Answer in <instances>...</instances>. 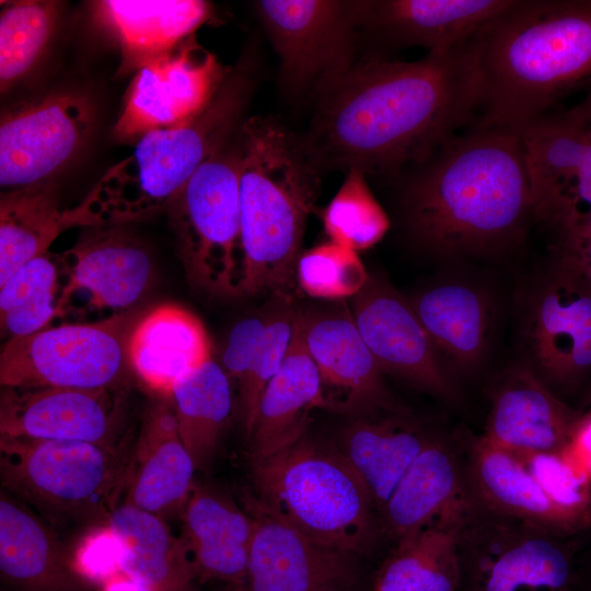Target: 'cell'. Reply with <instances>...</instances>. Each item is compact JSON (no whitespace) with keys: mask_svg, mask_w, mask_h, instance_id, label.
Here are the masks:
<instances>
[{"mask_svg":"<svg viewBox=\"0 0 591 591\" xmlns=\"http://www.w3.org/2000/svg\"><path fill=\"white\" fill-rule=\"evenodd\" d=\"M580 412L581 417L575 431L560 453L579 474L591 482V409Z\"/></svg>","mask_w":591,"mask_h":591,"instance_id":"ee69618b","label":"cell"},{"mask_svg":"<svg viewBox=\"0 0 591 591\" xmlns=\"http://www.w3.org/2000/svg\"><path fill=\"white\" fill-rule=\"evenodd\" d=\"M130 371L151 392L169 397L175 383L212 358L201 321L173 303L141 313L128 343Z\"/></svg>","mask_w":591,"mask_h":591,"instance_id":"4316f807","label":"cell"},{"mask_svg":"<svg viewBox=\"0 0 591 591\" xmlns=\"http://www.w3.org/2000/svg\"><path fill=\"white\" fill-rule=\"evenodd\" d=\"M120 387H2L0 436L115 444Z\"/></svg>","mask_w":591,"mask_h":591,"instance_id":"ac0fdd59","label":"cell"},{"mask_svg":"<svg viewBox=\"0 0 591 591\" xmlns=\"http://www.w3.org/2000/svg\"><path fill=\"white\" fill-rule=\"evenodd\" d=\"M71 560L80 577L102 583L121 571L120 551L106 523L82 537Z\"/></svg>","mask_w":591,"mask_h":591,"instance_id":"7bdbcfd3","label":"cell"},{"mask_svg":"<svg viewBox=\"0 0 591 591\" xmlns=\"http://www.w3.org/2000/svg\"><path fill=\"white\" fill-rule=\"evenodd\" d=\"M461 519L428 528L395 543L376 575L372 591H459Z\"/></svg>","mask_w":591,"mask_h":591,"instance_id":"836d02e7","label":"cell"},{"mask_svg":"<svg viewBox=\"0 0 591 591\" xmlns=\"http://www.w3.org/2000/svg\"><path fill=\"white\" fill-rule=\"evenodd\" d=\"M364 173L350 169L322 212L329 241L350 250L363 251L382 240L390 220L371 193Z\"/></svg>","mask_w":591,"mask_h":591,"instance_id":"f35d334b","label":"cell"},{"mask_svg":"<svg viewBox=\"0 0 591 591\" xmlns=\"http://www.w3.org/2000/svg\"><path fill=\"white\" fill-rule=\"evenodd\" d=\"M296 279L312 298L340 300L355 297L369 275L356 251L328 241L301 253Z\"/></svg>","mask_w":591,"mask_h":591,"instance_id":"60d3db41","label":"cell"},{"mask_svg":"<svg viewBox=\"0 0 591 591\" xmlns=\"http://www.w3.org/2000/svg\"><path fill=\"white\" fill-rule=\"evenodd\" d=\"M269 312L239 321L227 337L220 364L231 382L234 395L250 371L268 322Z\"/></svg>","mask_w":591,"mask_h":591,"instance_id":"b9f144b4","label":"cell"},{"mask_svg":"<svg viewBox=\"0 0 591 591\" xmlns=\"http://www.w3.org/2000/svg\"><path fill=\"white\" fill-rule=\"evenodd\" d=\"M0 572L18 591H82L80 576L53 529L3 489Z\"/></svg>","mask_w":591,"mask_h":591,"instance_id":"f1b7e54d","label":"cell"},{"mask_svg":"<svg viewBox=\"0 0 591 591\" xmlns=\"http://www.w3.org/2000/svg\"><path fill=\"white\" fill-rule=\"evenodd\" d=\"M561 233H572L591 236V209L573 228Z\"/></svg>","mask_w":591,"mask_h":591,"instance_id":"c3c4849f","label":"cell"},{"mask_svg":"<svg viewBox=\"0 0 591 591\" xmlns=\"http://www.w3.org/2000/svg\"><path fill=\"white\" fill-rule=\"evenodd\" d=\"M471 40L482 109L471 126L520 132L591 84V0H513Z\"/></svg>","mask_w":591,"mask_h":591,"instance_id":"3957f363","label":"cell"},{"mask_svg":"<svg viewBox=\"0 0 591 591\" xmlns=\"http://www.w3.org/2000/svg\"><path fill=\"white\" fill-rule=\"evenodd\" d=\"M328 408L318 369L296 321L286 359L266 385L248 438L250 461L267 457L306 434L310 415Z\"/></svg>","mask_w":591,"mask_h":591,"instance_id":"83f0119b","label":"cell"},{"mask_svg":"<svg viewBox=\"0 0 591 591\" xmlns=\"http://www.w3.org/2000/svg\"><path fill=\"white\" fill-rule=\"evenodd\" d=\"M128 443L42 440L0 436L5 491L54 519L107 521L127 489Z\"/></svg>","mask_w":591,"mask_h":591,"instance_id":"52a82bcc","label":"cell"},{"mask_svg":"<svg viewBox=\"0 0 591 591\" xmlns=\"http://www.w3.org/2000/svg\"><path fill=\"white\" fill-rule=\"evenodd\" d=\"M534 217L558 232L591 209V84L577 106L542 116L520 131Z\"/></svg>","mask_w":591,"mask_h":591,"instance_id":"4fadbf2b","label":"cell"},{"mask_svg":"<svg viewBox=\"0 0 591 591\" xmlns=\"http://www.w3.org/2000/svg\"><path fill=\"white\" fill-rule=\"evenodd\" d=\"M531 343L543 373L558 385H573L591 371V289L571 270L538 300Z\"/></svg>","mask_w":591,"mask_h":591,"instance_id":"484cf974","label":"cell"},{"mask_svg":"<svg viewBox=\"0 0 591 591\" xmlns=\"http://www.w3.org/2000/svg\"><path fill=\"white\" fill-rule=\"evenodd\" d=\"M250 462L255 497L275 514L326 546L359 556L373 551L379 512L337 445L304 434Z\"/></svg>","mask_w":591,"mask_h":591,"instance_id":"8992f818","label":"cell"},{"mask_svg":"<svg viewBox=\"0 0 591 591\" xmlns=\"http://www.w3.org/2000/svg\"><path fill=\"white\" fill-rule=\"evenodd\" d=\"M138 309L91 323H60L7 340L0 354L2 387H121L130 371L127 343Z\"/></svg>","mask_w":591,"mask_h":591,"instance_id":"9c48e42d","label":"cell"},{"mask_svg":"<svg viewBox=\"0 0 591 591\" xmlns=\"http://www.w3.org/2000/svg\"><path fill=\"white\" fill-rule=\"evenodd\" d=\"M298 322L306 349L318 369L329 409L356 416L393 409L382 370L352 315L337 309L298 312Z\"/></svg>","mask_w":591,"mask_h":591,"instance_id":"d6986e66","label":"cell"},{"mask_svg":"<svg viewBox=\"0 0 591 591\" xmlns=\"http://www.w3.org/2000/svg\"><path fill=\"white\" fill-rule=\"evenodd\" d=\"M59 2H4L0 15V85L8 91L36 63L59 15Z\"/></svg>","mask_w":591,"mask_h":591,"instance_id":"74e56055","label":"cell"},{"mask_svg":"<svg viewBox=\"0 0 591 591\" xmlns=\"http://www.w3.org/2000/svg\"><path fill=\"white\" fill-rule=\"evenodd\" d=\"M240 258L236 296L289 298L320 167L303 141L273 118L240 125Z\"/></svg>","mask_w":591,"mask_h":591,"instance_id":"277c9868","label":"cell"},{"mask_svg":"<svg viewBox=\"0 0 591 591\" xmlns=\"http://www.w3.org/2000/svg\"><path fill=\"white\" fill-rule=\"evenodd\" d=\"M63 210L48 183L1 192L0 285L30 260L48 253L67 230Z\"/></svg>","mask_w":591,"mask_h":591,"instance_id":"e575fe53","label":"cell"},{"mask_svg":"<svg viewBox=\"0 0 591 591\" xmlns=\"http://www.w3.org/2000/svg\"><path fill=\"white\" fill-rule=\"evenodd\" d=\"M194 35L139 69L114 127L117 139L190 125L211 104L230 73Z\"/></svg>","mask_w":591,"mask_h":591,"instance_id":"5bb4252c","label":"cell"},{"mask_svg":"<svg viewBox=\"0 0 591 591\" xmlns=\"http://www.w3.org/2000/svg\"><path fill=\"white\" fill-rule=\"evenodd\" d=\"M105 523L120 551V570L148 591H181L197 579L182 535L163 517L124 501Z\"/></svg>","mask_w":591,"mask_h":591,"instance_id":"4dcf8cb0","label":"cell"},{"mask_svg":"<svg viewBox=\"0 0 591 591\" xmlns=\"http://www.w3.org/2000/svg\"><path fill=\"white\" fill-rule=\"evenodd\" d=\"M182 537L197 579L244 587L254 536V519L228 495L195 486L181 515Z\"/></svg>","mask_w":591,"mask_h":591,"instance_id":"d4e9b609","label":"cell"},{"mask_svg":"<svg viewBox=\"0 0 591 591\" xmlns=\"http://www.w3.org/2000/svg\"><path fill=\"white\" fill-rule=\"evenodd\" d=\"M91 121L89 103L70 93L48 95L3 113L1 192L48 183L79 151Z\"/></svg>","mask_w":591,"mask_h":591,"instance_id":"2e32d148","label":"cell"},{"mask_svg":"<svg viewBox=\"0 0 591 591\" xmlns=\"http://www.w3.org/2000/svg\"><path fill=\"white\" fill-rule=\"evenodd\" d=\"M470 497L464 465L445 443L432 438L383 506L381 530L397 543L460 519Z\"/></svg>","mask_w":591,"mask_h":591,"instance_id":"44dd1931","label":"cell"},{"mask_svg":"<svg viewBox=\"0 0 591 591\" xmlns=\"http://www.w3.org/2000/svg\"><path fill=\"white\" fill-rule=\"evenodd\" d=\"M402 184L406 230L441 255L518 242L533 197L520 132L471 126L409 170Z\"/></svg>","mask_w":591,"mask_h":591,"instance_id":"7a4b0ae2","label":"cell"},{"mask_svg":"<svg viewBox=\"0 0 591 591\" xmlns=\"http://www.w3.org/2000/svg\"><path fill=\"white\" fill-rule=\"evenodd\" d=\"M464 468L470 491L484 508L563 536L589 531L547 496L513 453L482 437L468 445Z\"/></svg>","mask_w":591,"mask_h":591,"instance_id":"603a6c76","label":"cell"},{"mask_svg":"<svg viewBox=\"0 0 591 591\" xmlns=\"http://www.w3.org/2000/svg\"><path fill=\"white\" fill-rule=\"evenodd\" d=\"M103 586L104 591H148L123 571L112 577Z\"/></svg>","mask_w":591,"mask_h":591,"instance_id":"bcb514c9","label":"cell"},{"mask_svg":"<svg viewBox=\"0 0 591 591\" xmlns=\"http://www.w3.org/2000/svg\"><path fill=\"white\" fill-rule=\"evenodd\" d=\"M256 9L288 95L320 96L355 66L356 1L264 0Z\"/></svg>","mask_w":591,"mask_h":591,"instance_id":"8fae6325","label":"cell"},{"mask_svg":"<svg viewBox=\"0 0 591 591\" xmlns=\"http://www.w3.org/2000/svg\"><path fill=\"white\" fill-rule=\"evenodd\" d=\"M250 69L231 70L207 109L190 125L154 130L109 167L81 202L63 210L67 229L120 225L167 209L195 172L222 150L253 84Z\"/></svg>","mask_w":591,"mask_h":591,"instance_id":"5b68a950","label":"cell"},{"mask_svg":"<svg viewBox=\"0 0 591 591\" xmlns=\"http://www.w3.org/2000/svg\"><path fill=\"white\" fill-rule=\"evenodd\" d=\"M94 8L119 46L121 72H137L166 55L210 15L209 3L200 0H106Z\"/></svg>","mask_w":591,"mask_h":591,"instance_id":"f546056e","label":"cell"},{"mask_svg":"<svg viewBox=\"0 0 591 591\" xmlns=\"http://www.w3.org/2000/svg\"><path fill=\"white\" fill-rule=\"evenodd\" d=\"M587 409H591V401L589 402V406L587 407Z\"/></svg>","mask_w":591,"mask_h":591,"instance_id":"681fc988","label":"cell"},{"mask_svg":"<svg viewBox=\"0 0 591 591\" xmlns=\"http://www.w3.org/2000/svg\"><path fill=\"white\" fill-rule=\"evenodd\" d=\"M513 0L356 1L358 27L391 48L451 49L471 39Z\"/></svg>","mask_w":591,"mask_h":591,"instance_id":"ffe728a7","label":"cell"},{"mask_svg":"<svg viewBox=\"0 0 591 591\" xmlns=\"http://www.w3.org/2000/svg\"><path fill=\"white\" fill-rule=\"evenodd\" d=\"M559 248L565 267L575 273L591 289V236L561 233Z\"/></svg>","mask_w":591,"mask_h":591,"instance_id":"f6af8a7d","label":"cell"},{"mask_svg":"<svg viewBox=\"0 0 591 591\" xmlns=\"http://www.w3.org/2000/svg\"><path fill=\"white\" fill-rule=\"evenodd\" d=\"M457 557L459 591H577L575 537L495 513L472 494L457 529Z\"/></svg>","mask_w":591,"mask_h":591,"instance_id":"ba28073f","label":"cell"},{"mask_svg":"<svg viewBox=\"0 0 591 591\" xmlns=\"http://www.w3.org/2000/svg\"><path fill=\"white\" fill-rule=\"evenodd\" d=\"M370 591H372V590H370Z\"/></svg>","mask_w":591,"mask_h":591,"instance_id":"f907efd6","label":"cell"},{"mask_svg":"<svg viewBox=\"0 0 591 591\" xmlns=\"http://www.w3.org/2000/svg\"><path fill=\"white\" fill-rule=\"evenodd\" d=\"M577 591H591V549L578 558Z\"/></svg>","mask_w":591,"mask_h":591,"instance_id":"7dc6e473","label":"cell"},{"mask_svg":"<svg viewBox=\"0 0 591 591\" xmlns=\"http://www.w3.org/2000/svg\"><path fill=\"white\" fill-rule=\"evenodd\" d=\"M289 298L269 312L257 352L250 371L234 395L239 420L248 440L256 419L260 396L282 366L294 334L298 312L290 308Z\"/></svg>","mask_w":591,"mask_h":591,"instance_id":"ab89813d","label":"cell"},{"mask_svg":"<svg viewBox=\"0 0 591 591\" xmlns=\"http://www.w3.org/2000/svg\"><path fill=\"white\" fill-rule=\"evenodd\" d=\"M244 506L254 536L244 587L234 591H360L359 555L314 541L253 495Z\"/></svg>","mask_w":591,"mask_h":591,"instance_id":"9a60e30c","label":"cell"},{"mask_svg":"<svg viewBox=\"0 0 591 591\" xmlns=\"http://www.w3.org/2000/svg\"><path fill=\"white\" fill-rule=\"evenodd\" d=\"M352 318L382 371L438 395H453L438 349L414 308L390 286L369 276L352 297Z\"/></svg>","mask_w":591,"mask_h":591,"instance_id":"e0dca14e","label":"cell"},{"mask_svg":"<svg viewBox=\"0 0 591 591\" xmlns=\"http://www.w3.org/2000/svg\"><path fill=\"white\" fill-rule=\"evenodd\" d=\"M56 256V324L99 322L132 311L153 281L149 252L118 225L91 228Z\"/></svg>","mask_w":591,"mask_h":591,"instance_id":"7c38bea8","label":"cell"},{"mask_svg":"<svg viewBox=\"0 0 591 591\" xmlns=\"http://www.w3.org/2000/svg\"><path fill=\"white\" fill-rule=\"evenodd\" d=\"M432 438L407 420L376 413L348 422L337 448L367 487L380 517L398 482Z\"/></svg>","mask_w":591,"mask_h":591,"instance_id":"1f68e13d","label":"cell"},{"mask_svg":"<svg viewBox=\"0 0 591 591\" xmlns=\"http://www.w3.org/2000/svg\"><path fill=\"white\" fill-rule=\"evenodd\" d=\"M169 398L179 437L196 470L206 468L235 408L234 392L227 373L210 358L179 379Z\"/></svg>","mask_w":591,"mask_h":591,"instance_id":"d6a6232c","label":"cell"},{"mask_svg":"<svg viewBox=\"0 0 591 591\" xmlns=\"http://www.w3.org/2000/svg\"><path fill=\"white\" fill-rule=\"evenodd\" d=\"M58 293L56 254L46 253L19 268L0 285L2 337H24L55 325Z\"/></svg>","mask_w":591,"mask_h":591,"instance_id":"8d00e7d4","label":"cell"},{"mask_svg":"<svg viewBox=\"0 0 591 591\" xmlns=\"http://www.w3.org/2000/svg\"><path fill=\"white\" fill-rule=\"evenodd\" d=\"M580 417L533 373L518 370L495 393L482 438L515 454L560 452Z\"/></svg>","mask_w":591,"mask_h":591,"instance_id":"cb8c5ba5","label":"cell"},{"mask_svg":"<svg viewBox=\"0 0 591 591\" xmlns=\"http://www.w3.org/2000/svg\"><path fill=\"white\" fill-rule=\"evenodd\" d=\"M195 471L172 403L159 396L147 408L132 449L125 501L163 518L181 517L196 486Z\"/></svg>","mask_w":591,"mask_h":591,"instance_id":"7402d4cb","label":"cell"},{"mask_svg":"<svg viewBox=\"0 0 591 591\" xmlns=\"http://www.w3.org/2000/svg\"><path fill=\"white\" fill-rule=\"evenodd\" d=\"M480 85L472 40L416 61L355 65L318 96L303 144L321 166L397 179L473 123Z\"/></svg>","mask_w":591,"mask_h":591,"instance_id":"6da1fadb","label":"cell"},{"mask_svg":"<svg viewBox=\"0 0 591 591\" xmlns=\"http://www.w3.org/2000/svg\"><path fill=\"white\" fill-rule=\"evenodd\" d=\"M438 351L460 367L476 363L485 348L487 308L463 285H442L410 303Z\"/></svg>","mask_w":591,"mask_h":591,"instance_id":"d590c367","label":"cell"},{"mask_svg":"<svg viewBox=\"0 0 591 591\" xmlns=\"http://www.w3.org/2000/svg\"><path fill=\"white\" fill-rule=\"evenodd\" d=\"M228 144L195 172L166 210L189 279L207 292L234 297L240 258L239 152L236 139Z\"/></svg>","mask_w":591,"mask_h":591,"instance_id":"30bf717a","label":"cell"}]
</instances>
